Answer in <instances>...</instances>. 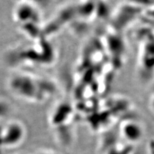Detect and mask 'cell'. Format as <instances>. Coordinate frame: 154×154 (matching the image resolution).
I'll return each instance as SVG.
<instances>
[{"label": "cell", "mask_w": 154, "mask_h": 154, "mask_svg": "<svg viewBox=\"0 0 154 154\" xmlns=\"http://www.w3.org/2000/svg\"><path fill=\"white\" fill-rule=\"evenodd\" d=\"M123 132L128 139L133 141L138 140L142 134L140 127L137 123L131 122H128L124 125Z\"/></svg>", "instance_id": "cell-1"}, {"label": "cell", "mask_w": 154, "mask_h": 154, "mask_svg": "<svg viewBox=\"0 0 154 154\" xmlns=\"http://www.w3.org/2000/svg\"><path fill=\"white\" fill-rule=\"evenodd\" d=\"M150 107L152 110L154 112V95L150 100Z\"/></svg>", "instance_id": "cell-2"}, {"label": "cell", "mask_w": 154, "mask_h": 154, "mask_svg": "<svg viewBox=\"0 0 154 154\" xmlns=\"http://www.w3.org/2000/svg\"><path fill=\"white\" fill-rule=\"evenodd\" d=\"M153 91H154V85H153Z\"/></svg>", "instance_id": "cell-3"}]
</instances>
